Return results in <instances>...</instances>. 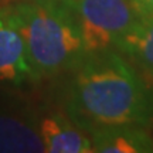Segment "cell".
Returning a JSON list of instances; mask_svg holds the SVG:
<instances>
[{
    "instance_id": "1",
    "label": "cell",
    "mask_w": 153,
    "mask_h": 153,
    "mask_svg": "<svg viewBox=\"0 0 153 153\" xmlns=\"http://www.w3.org/2000/svg\"><path fill=\"white\" fill-rule=\"evenodd\" d=\"M74 71L68 116L88 133L111 126H140L153 118V94L118 53H88Z\"/></svg>"
},
{
    "instance_id": "2",
    "label": "cell",
    "mask_w": 153,
    "mask_h": 153,
    "mask_svg": "<svg viewBox=\"0 0 153 153\" xmlns=\"http://www.w3.org/2000/svg\"><path fill=\"white\" fill-rule=\"evenodd\" d=\"M4 11L24 41L33 79L74 70L87 54L75 16L65 1H22Z\"/></svg>"
},
{
    "instance_id": "3",
    "label": "cell",
    "mask_w": 153,
    "mask_h": 153,
    "mask_svg": "<svg viewBox=\"0 0 153 153\" xmlns=\"http://www.w3.org/2000/svg\"><path fill=\"white\" fill-rule=\"evenodd\" d=\"M79 28L85 53L116 47L140 14L132 0H67Z\"/></svg>"
},
{
    "instance_id": "4",
    "label": "cell",
    "mask_w": 153,
    "mask_h": 153,
    "mask_svg": "<svg viewBox=\"0 0 153 153\" xmlns=\"http://www.w3.org/2000/svg\"><path fill=\"white\" fill-rule=\"evenodd\" d=\"M44 149L50 153H89L92 152L91 135L76 125L68 115L51 114L38 126Z\"/></svg>"
},
{
    "instance_id": "5",
    "label": "cell",
    "mask_w": 153,
    "mask_h": 153,
    "mask_svg": "<svg viewBox=\"0 0 153 153\" xmlns=\"http://www.w3.org/2000/svg\"><path fill=\"white\" fill-rule=\"evenodd\" d=\"M33 79L26 47L4 9H0V81L20 84Z\"/></svg>"
},
{
    "instance_id": "6",
    "label": "cell",
    "mask_w": 153,
    "mask_h": 153,
    "mask_svg": "<svg viewBox=\"0 0 153 153\" xmlns=\"http://www.w3.org/2000/svg\"><path fill=\"white\" fill-rule=\"evenodd\" d=\"M92 152L98 153H150L153 139L139 126L123 125L104 128L89 133Z\"/></svg>"
},
{
    "instance_id": "7",
    "label": "cell",
    "mask_w": 153,
    "mask_h": 153,
    "mask_svg": "<svg viewBox=\"0 0 153 153\" xmlns=\"http://www.w3.org/2000/svg\"><path fill=\"white\" fill-rule=\"evenodd\" d=\"M0 152H45L38 128L28 122L0 115Z\"/></svg>"
},
{
    "instance_id": "8",
    "label": "cell",
    "mask_w": 153,
    "mask_h": 153,
    "mask_svg": "<svg viewBox=\"0 0 153 153\" xmlns=\"http://www.w3.org/2000/svg\"><path fill=\"white\" fill-rule=\"evenodd\" d=\"M116 47L153 76V14L140 16Z\"/></svg>"
},
{
    "instance_id": "9",
    "label": "cell",
    "mask_w": 153,
    "mask_h": 153,
    "mask_svg": "<svg viewBox=\"0 0 153 153\" xmlns=\"http://www.w3.org/2000/svg\"><path fill=\"white\" fill-rule=\"evenodd\" d=\"M140 16L153 14V0H132Z\"/></svg>"
},
{
    "instance_id": "10",
    "label": "cell",
    "mask_w": 153,
    "mask_h": 153,
    "mask_svg": "<svg viewBox=\"0 0 153 153\" xmlns=\"http://www.w3.org/2000/svg\"><path fill=\"white\" fill-rule=\"evenodd\" d=\"M50 1H67V0H50Z\"/></svg>"
}]
</instances>
